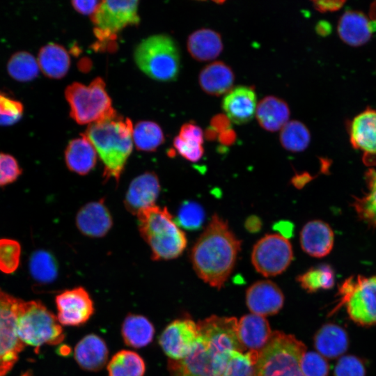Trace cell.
I'll use <instances>...</instances> for the list:
<instances>
[{
    "label": "cell",
    "instance_id": "obj_1",
    "mask_svg": "<svg viewBox=\"0 0 376 376\" xmlns=\"http://www.w3.org/2000/svg\"><path fill=\"white\" fill-rule=\"evenodd\" d=\"M241 244L228 223L213 215L191 251L193 268L198 277L221 288L235 267Z\"/></svg>",
    "mask_w": 376,
    "mask_h": 376
},
{
    "label": "cell",
    "instance_id": "obj_2",
    "mask_svg": "<svg viewBox=\"0 0 376 376\" xmlns=\"http://www.w3.org/2000/svg\"><path fill=\"white\" fill-rule=\"evenodd\" d=\"M133 125L128 118L116 113L90 124L83 134L95 148L104 165L103 178L118 182L132 151Z\"/></svg>",
    "mask_w": 376,
    "mask_h": 376
},
{
    "label": "cell",
    "instance_id": "obj_3",
    "mask_svg": "<svg viewBox=\"0 0 376 376\" xmlns=\"http://www.w3.org/2000/svg\"><path fill=\"white\" fill-rule=\"evenodd\" d=\"M136 217L139 230L154 260H171L182 253L187 243L185 233L166 207L155 205L140 210Z\"/></svg>",
    "mask_w": 376,
    "mask_h": 376
},
{
    "label": "cell",
    "instance_id": "obj_4",
    "mask_svg": "<svg viewBox=\"0 0 376 376\" xmlns=\"http://www.w3.org/2000/svg\"><path fill=\"white\" fill-rule=\"evenodd\" d=\"M138 68L149 77L159 81H172L178 76L180 56L175 40L166 34L143 39L134 52Z\"/></svg>",
    "mask_w": 376,
    "mask_h": 376
},
{
    "label": "cell",
    "instance_id": "obj_5",
    "mask_svg": "<svg viewBox=\"0 0 376 376\" xmlns=\"http://www.w3.org/2000/svg\"><path fill=\"white\" fill-rule=\"evenodd\" d=\"M306 345L295 336L274 331L260 352L256 376H305L300 362Z\"/></svg>",
    "mask_w": 376,
    "mask_h": 376
},
{
    "label": "cell",
    "instance_id": "obj_6",
    "mask_svg": "<svg viewBox=\"0 0 376 376\" xmlns=\"http://www.w3.org/2000/svg\"><path fill=\"white\" fill-rule=\"evenodd\" d=\"M17 332L24 345L36 350L45 344L58 345L65 338L57 318L39 301H21Z\"/></svg>",
    "mask_w": 376,
    "mask_h": 376
},
{
    "label": "cell",
    "instance_id": "obj_7",
    "mask_svg": "<svg viewBox=\"0 0 376 376\" xmlns=\"http://www.w3.org/2000/svg\"><path fill=\"white\" fill-rule=\"evenodd\" d=\"M65 97L70 115L80 125L92 124L116 113L103 79L97 77L89 85L74 82L67 86Z\"/></svg>",
    "mask_w": 376,
    "mask_h": 376
},
{
    "label": "cell",
    "instance_id": "obj_8",
    "mask_svg": "<svg viewBox=\"0 0 376 376\" xmlns=\"http://www.w3.org/2000/svg\"><path fill=\"white\" fill-rule=\"evenodd\" d=\"M340 304L361 326L376 325V274L346 279L339 289Z\"/></svg>",
    "mask_w": 376,
    "mask_h": 376
},
{
    "label": "cell",
    "instance_id": "obj_9",
    "mask_svg": "<svg viewBox=\"0 0 376 376\" xmlns=\"http://www.w3.org/2000/svg\"><path fill=\"white\" fill-rule=\"evenodd\" d=\"M230 352L218 351L199 336L188 356L180 360L169 359L170 376H221Z\"/></svg>",
    "mask_w": 376,
    "mask_h": 376
},
{
    "label": "cell",
    "instance_id": "obj_10",
    "mask_svg": "<svg viewBox=\"0 0 376 376\" xmlns=\"http://www.w3.org/2000/svg\"><path fill=\"white\" fill-rule=\"evenodd\" d=\"M138 1H101L91 15L94 33L99 41L109 42L127 26L139 22Z\"/></svg>",
    "mask_w": 376,
    "mask_h": 376
},
{
    "label": "cell",
    "instance_id": "obj_11",
    "mask_svg": "<svg viewBox=\"0 0 376 376\" xmlns=\"http://www.w3.org/2000/svg\"><path fill=\"white\" fill-rule=\"evenodd\" d=\"M21 301L0 288V376L13 367L24 345L17 332Z\"/></svg>",
    "mask_w": 376,
    "mask_h": 376
},
{
    "label": "cell",
    "instance_id": "obj_12",
    "mask_svg": "<svg viewBox=\"0 0 376 376\" xmlns=\"http://www.w3.org/2000/svg\"><path fill=\"white\" fill-rule=\"evenodd\" d=\"M293 258L292 245L283 236L267 234L253 246L251 262L256 270L264 276H274L283 273Z\"/></svg>",
    "mask_w": 376,
    "mask_h": 376
},
{
    "label": "cell",
    "instance_id": "obj_13",
    "mask_svg": "<svg viewBox=\"0 0 376 376\" xmlns=\"http://www.w3.org/2000/svg\"><path fill=\"white\" fill-rule=\"evenodd\" d=\"M198 336L197 324L190 319H179L164 329L159 343L169 359L180 360L192 352Z\"/></svg>",
    "mask_w": 376,
    "mask_h": 376
},
{
    "label": "cell",
    "instance_id": "obj_14",
    "mask_svg": "<svg viewBox=\"0 0 376 376\" xmlns=\"http://www.w3.org/2000/svg\"><path fill=\"white\" fill-rule=\"evenodd\" d=\"M238 321L235 317L212 315L198 322L199 335L221 352L245 350L237 335Z\"/></svg>",
    "mask_w": 376,
    "mask_h": 376
},
{
    "label": "cell",
    "instance_id": "obj_15",
    "mask_svg": "<svg viewBox=\"0 0 376 376\" xmlns=\"http://www.w3.org/2000/svg\"><path fill=\"white\" fill-rule=\"evenodd\" d=\"M57 319L65 326H80L86 323L94 313L93 303L88 292L82 287L65 290L56 297Z\"/></svg>",
    "mask_w": 376,
    "mask_h": 376
},
{
    "label": "cell",
    "instance_id": "obj_16",
    "mask_svg": "<svg viewBox=\"0 0 376 376\" xmlns=\"http://www.w3.org/2000/svg\"><path fill=\"white\" fill-rule=\"evenodd\" d=\"M246 302L249 309L261 316L277 313L283 307L284 296L274 282L269 280L258 281L246 290Z\"/></svg>",
    "mask_w": 376,
    "mask_h": 376
},
{
    "label": "cell",
    "instance_id": "obj_17",
    "mask_svg": "<svg viewBox=\"0 0 376 376\" xmlns=\"http://www.w3.org/2000/svg\"><path fill=\"white\" fill-rule=\"evenodd\" d=\"M160 191V183L153 172L143 173L130 182L125 198L127 211L136 214L141 210L155 205Z\"/></svg>",
    "mask_w": 376,
    "mask_h": 376
},
{
    "label": "cell",
    "instance_id": "obj_18",
    "mask_svg": "<svg viewBox=\"0 0 376 376\" xmlns=\"http://www.w3.org/2000/svg\"><path fill=\"white\" fill-rule=\"evenodd\" d=\"M257 97L250 87L233 88L223 98L221 106L225 115L237 125L249 123L256 114Z\"/></svg>",
    "mask_w": 376,
    "mask_h": 376
},
{
    "label": "cell",
    "instance_id": "obj_19",
    "mask_svg": "<svg viewBox=\"0 0 376 376\" xmlns=\"http://www.w3.org/2000/svg\"><path fill=\"white\" fill-rule=\"evenodd\" d=\"M113 224L111 213L104 201H93L82 206L76 215L79 231L91 237L104 236Z\"/></svg>",
    "mask_w": 376,
    "mask_h": 376
},
{
    "label": "cell",
    "instance_id": "obj_20",
    "mask_svg": "<svg viewBox=\"0 0 376 376\" xmlns=\"http://www.w3.org/2000/svg\"><path fill=\"white\" fill-rule=\"evenodd\" d=\"M272 333L268 321L257 314L242 316L237 323V335L244 350L260 352L268 343Z\"/></svg>",
    "mask_w": 376,
    "mask_h": 376
},
{
    "label": "cell",
    "instance_id": "obj_21",
    "mask_svg": "<svg viewBox=\"0 0 376 376\" xmlns=\"http://www.w3.org/2000/svg\"><path fill=\"white\" fill-rule=\"evenodd\" d=\"M334 233L331 227L320 220L306 223L300 233L302 249L309 256L322 258L331 251L334 244Z\"/></svg>",
    "mask_w": 376,
    "mask_h": 376
},
{
    "label": "cell",
    "instance_id": "obj_22",
    "mask_svg": "<svg viewBox=\"0 0 376 376\" xmlns=\"http://www.w3.org/2000/svg\"><path fill=\"white\" fill-rule=\"evenodd\" d=\"M376 31V20L370 21L362 13L346 11L339 20L338 33L347 44L359 46L367 42Z\"/></svg>",
    "mask_w": 376,
    "mask_h": 376
},
{
    "label": "cell",
    "instance_id": "obj_23",
    "mask_svg": "<svg viewBox=\"0 0 376 376\" xmlns=\"http://www.w3.org/2000/svg\"><path fill=\"white\" fill-rule=\"evenodd\" d=\"M235 75L229 65L222 61L212 62L203 68L198 75L201 89L207 94L220 96L233 88Z\"/></svg>",
    "mask_w": 376,
    "mask_h": 376
},
{
    "label": "cell",
    "instance_id": "obj_24",
    "mask_svg": "<svg viewBox=\"0 0 376 376\" xmlns=\"http://www.w3.org/2000/svg\"><path fill=\"white\" fill-rule=\"evenodd\" d=\"M108 352L107 346L102 338L95 334H88L76 345L75 359L81 368L98 371L105 366Z\"/></svg>",
    "mask_w": 376,
    "mask_h": 376
},
{
    "label": "cell",
    "instance_id": "obj_25",
    "mask_svg": "<svg viewBox=\"0 0 376 376\" xmlns=\"http://www.w3.org/2000/svg\"><path fill=\"white\" fill-rule=\"evenodd\" d=\"M65 162L70 171L79 175H86L95 167L97 152L83 133L68 143L65 150Z\"/></svg>",
    "mask_w": 376,
    "mask_h": 376
},
{
    "label": "cell",
    "instance_id": "obj_26",
    "mask_svg": "<svg viewBox=\"0 0 376 376\" xmlns=\"http://www.w3.org/2000/svg\"><path fill=\"white\" fill-rule=\"evenodd\" d=\"M187 49L198 61H210L222 52L224 45L221 35L214 30L202 28L191 33L187 42Z\"/></svg>",
    "mask_w": 376,
    "mask_h": 376
},
{
    "label": "cell",
    "instance_id": "obj_27",
    "mask_svg": "<svg viewBox=\"0 0 376 376\" xmlns=\"http://www.w3.org/2000/svg\"><path fill=\"white\" fill-rule=\"evenodd\" d=\"M290 113L289 107L283 100L268 95L258 103L255 116L262 128L276 132L289 121Z\"/></svg>",
    "mask_w": 376,
    "mask_h": 376
},
{
    "label": "cell",
    "instance_id": "obj_28",
    "mask_svg": "<svg viewBox=\"0 0 376 376\" xmlns=\"http://www.w3.org/2000/svg\"><path fill=\"white\" fill-rule=\"evenodd\" d=\"M353 146L369 154H376V111L367 109L357 115L350 129Z\"/></svg>",
    "mask_w": 376,
    "mask_h": 376
},
{
    "label": "cell",
    "instance_id": "obj_29",
    "mask_svg": "<svg viewBox=\"0 0 376 376\" xmlns=\"http://www.w3.org/2000/svg\"><path fill=\"white\" fill-rule=\"evenodd\" d=\"M314 345L322 357L334 359L340 357L347 350V334L341 327L337 324H325L315 334Z\"/></svg>",
    "mask_w": 376,
    "mask_h": 376
},
{
    "label": "cell",
    "instance_id": "obj_30",
    "mask_svg": "<svg viewBox=\"0 0 376 376\" xmlns=\"http://www.w3.org/2000/svg\"><path fill=\"white\" fill-rule=\"evenodd\" d=\"M38 63L43 74L49 78L61 79L70 68V58L61 45L50 42L43 46L38 55Z\"/></svg>",
    "mask_w": 376,
    "mask_h": 376
},
{
    "label": "cell",
    "instance_id": "obj_31",
    "mask_svg": "<svg viewBox=\"0 0 376 376\" xmlns=\"http://www.w3.org/2000/svg\"><path fill=\"white\" fill-rule=\"evenodd\" d=\"M121 334L126 345L140 348L148 345L152 341L155 329L144 316L129 314L123 322Z\"/></svg>",
    "mask_w": 376,
    "mask_h": 376
},
{
    "label": "cell",
    "instance_id": "obj_32",
    "mask_svg": "<svg viewBox=\"0 0 376 376\" xmlns=\"http://www.w3.org/2000/svg\"><path fill=\"white\" fill-rule=\"evenodd\" d=\"M146 366L143 359L130 350L118 352L109 362V376H143Z\"/></svg>",
    "mask_w": 376,
    "mask_h": 376
},
{
    "label": "cell",
    "instance_id": "obj_33",
    "mask_svg": "<svg viewBox=\"0 0 376 376\" xmlns=\"http://www.w3.org/2000/svg\"><path fill=\"white\" fill-rule=\"evenodd\" d=\"M132 140L137 150L152 152L164 143V136L157 123L143 120L133 127Z\"/></svg>",
    "mask_w": 376,
    "mask_h": 376
},
{
    "label": "cell",
    "instance_id": "obj_34",
    "mask_svg": "<svg viewBox=\"0 0 376 376\" xmlns=\"http://www.w3.org/2000/svg\"><path fill=\"white\" fill-rule=\"evenodd\" d=\"M279 139L281 146L290 152H301L308 146L310 132L306 126L299 120L288 121L281 130Z\"/></svg>",
    "mask_w": 376,
    "mask_h": 376
},
{
    "label": "cell",
    "instance_id": "obj_35",
    "mask_svg": "<svg viewBox=\"0 0 376 376\" xmlns=\"http://www.w3.org/2000/svg\"><path fill=\"white\" fill-rule=\"evenodd\" d=\"M8 74L14 79L24 82L35 79L39 73L40 68L36 58L27 52H18L8 61Z\"/></svg>",
    "mask_w": 376,
    "mask_h": 376
},
{
    "label": "cell",
    "instance_id": "obj_36",
    "mask_svg": "<svg viewBox=\"0 0 376 376\" xmlns=\"http://www.w3.org/2000/svg\"><path fill=\"white\" fill-rule=\"evenodd\" d=\"M259 353L233 350L221 376H256Z\"/></svg>",
    "mask_w": 376,
    "mask_h": 376
},
{
    "label": "cell",
    "instance_id": "obj_37",
    "mask_svg": "<svg viewBox=\"0 0 376 376\" xmlns=\"http://www.w3.org/2000/svg\"><path fill=\"white\" fill-rule=\"evenodd\" d=\"M297 281L308 292H314L320 289L328 290L334 285V273L329 265H320L298 276Z\"/></svg>",
    "mask_w": 376,
    "mask_h": 376
},
{
    "label": "cell",
    "instance_id": "obj_38",
    "mask_svg": "<svg viewBox=\"0 0 376 376\" xmlns=\"http://www.w3.org/2000/svg\"><path fill=\"white\" fill-rule=\"evenodd\" d=\"M32 276L41 283L53 281L57 276L58 269L53 256L45 251L35 252L30 261Z\"/></svg>",
    "mask_w": 376,
    "mask_h": 376
},
{
    "label": "cell",
    "instance_id": "obj_39",
    "mask_svg": "<svg viewBox=\"0 0 376 376\" xmlns=\"http://www.w3.org/2000/svg\"><path fill=\"white\" fill-rule=\"evenodd\" d=\"M366 180L368 193L357 201L355 207L361 217L376 226V170L370 169L367 172Z\"/></svg>",
    "mask_w": 376,
    "mask_h": 376
},
{
    "label": "cell",
    "instance_id": "obj_40",
    "mask_svg": "<svg viewBox=\"0 0 376 376\" xmlns=\"http://www.w3.org/2000/svg\"><path fill=\"white\" fill-rule=\"evenodd\" d=\"M205 217L204 209L199 203L185 201L179 207L175 221L179 227L194 230L202 227Z\"/></svg>",
    "mask_w": 376,
    "mask_h": 376
},
{
    "label": "cell",
    "instance_id": "obj_41",
    "mask_svg": "<svg viewBox=\"0 0 376 376\" xmlns=\"http://www.w3.org/2000/svg\"><path fill=\"white\" fill-rule=\"evenodd\" d=\"M21 246L12 239H0V271L5 274L13 273L20 263Z\"/></svg>",
    "mask_w": 376,
    "mask_h": 376
},
{
    "label": "cell",
    "instance_id": "obj_42",
    "mask_svg": "<svg viewBox=\"0 0 376 376\" xmlns=\"http://www.w3.org/2000/svg\"><path fill=\"white\" fill-rule=\"evenodd\" d=\"M24 111L22 104L0 93V125L7 126L18 122Z\"/></svg>",
    "mask_w": 376,
    "mask_h": 376
},
{
    "label": "cell",
    "instance_id": "obj_43",
    "mask_svg": "<svg viewBox=\"0 0 376 376\" xmlns=\"http://www.w3.org/2000/svg\"><path fill=\"white\" fill-rule=\"evenodd\" d=\"M300 367L305 376H327L329 374L327 361L321 354L314 352L304 354Z\"/></svg>",
    "mask_w": 376,
    "mask_h": 376
},
{
    "label": "cell",
    "instance_id": "obj_44",
    "mask_svg": "<svg viewBox=\"0 0 376 376\" xmlns=\"http://www.w3.org/2000/svg\"><path fill=\"white\" fill-rule=\"evenodd\" d=\"M22 172V169L13 156L0 152V187L14 182Z\"/></svg>",
    "mask_w": 376,
    "mask_h": 376
},
{
    "label": "cell",
    "instance_id": "obj_45",
    "mask_svg": "<svg viewBox=\"0 0 376 376\" xmlns=\"http://www.w3.org/2000/svg\"><path fill=\"white\" fill-rule=\"evenodd\" d=\"M335 376H365L366 368L360 359L353 355L340 357L334 369Z\"/></svg>",
    "mask_w": 376,
    "mask_h": 376
},
{
    "label": "cell",
    "instance_id": "obj_46",
    "mask_svg": "<svg viewBox=\"0 0 376 376\" xmlns=\"http://www.w3.org/2000/svg\"><path fill=\"white\" fill-rule=\"evenodd\" d=\"M175 150L185 159L196 162L199 161L203 155V146H191L182 141L178 136L173 139Z\"/></svg>",
    "mask_w": 376,
    "mask_h": 376
},
{
    "label": "cell",
    "instance_id": "obj_47",
    "mask_svg": "<svg viewBox=\"0 0 376 376\" xmlns=\"http://www.w3.org/2000/svg\"><path fill=\"white\" fill-rule=\"evenodd\" d=\"M183 141L196 146H203L204 133L203 130L194 123H186L180 127L178 135Z\"/></svg>",
    "mask_w": 376,
    "mask_h": 376
},
{
    "label": "cell",
    "instance_id": "obj_48",
    "mask_svg": "<svg viewBox=\"0 0 376 376\" xmlns=\"http://www.w3.org/2000/svg\"><path fill=\"white\" fill-rule=\"evenodd\" d=\"M101 1H72V5L76 11L92 15L99 6Z\"/></svg>",
    "mask_w": 376,
    "mask_h": 376
},
{
    "label": "cell",
    "instance_id": "obj_49",
    "mask_svg": "<svg viewBox=\"0 0 376 376\" xmlns=\"http://www.w3.org/2000/svg\"><path fill=\"white\" fill-rule=\"evenodd\" d=\"M210 127L219 134L231 128V121L226 115L218 114L211 119Z\"/></svg>",
    "mask_w": 376,
    "mask_h": 376
},
{
    "label": "cell",
    "instance_id": "obj_50",
    "mask_svg": "<svg viewBox=\"0 0 376 376\" xmlns=\"http://www.w3.org/2000/svg\"><path fill=\"white\" fill-rule=\"evenodd\" d=\"M315 7L321 12L336 10L341 7L343 1H314Z\"/></svg>",
    "mask_w": 376,
    "mask_h": 376
},
{
    "label": "cell",
    "instance_id": "obj_51",
    "mask_svg": "<svg viewBox=\"0 0 376 376\" xmlns=\"http://www.w3.org/2000/svg\"><path fill=\"white\" fill-rule=\"evenodd\" d=\"M274 228L279 232L280 235L288 239L293 234L294 226L291 222L280 221L274 224Z\"/></svg>",
    "mask_w": 376,
    "mask_h": 376
},
{
    "label": "cell",
    "instance_id": "obj_52",
    "mask_svg": "<svg viewBox=\"0 0 376 376\" xmlns=\"http://www.w3.org/2000/svg\"><path fill=\"white\" fill-rule=\"evenodd\" d=\"M244 226L249 233H256L260 230L262 221L258 217L251 215L246 219Z\"/></svg>",
    "mask_w": 376,
    "mask_h": 376
},
{
    "label": "cell",
    "instance_id": "obj_53",
    "mask_svg": "<svg viewBox=\"0 0 376 376\" xmlns=\"http://www.w3.org/2000/svg\"><path fill=\"white\" fill-rule=\"evenodd\" d=\"M218 139L222 145L229 146L235 142L236 134L231 128H230L220 133L218 136Z\"/></svg>",
    "mask_w": 376,
    "mask_h": 376
},
{
    "label": "cell",
    "instance_id": "obj_54",
    "mask_svg": "<svg viewBox=\"0 0 376 376\" xmlns=\"http://www.w3.org/2000/svg\"><path fill=\"white\" fill-rule=\"evenodd\" d=\"M22 376H30V375H29V373H26V374H24V375H22Z\"/></svg>",
    "mask_w": 376,
    "mask_h": 376
}]
</instances>
